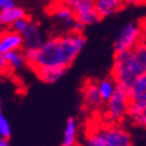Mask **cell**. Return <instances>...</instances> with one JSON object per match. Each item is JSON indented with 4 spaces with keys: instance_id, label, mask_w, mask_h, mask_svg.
Listing matches in <instances>:
<instances>
[{
    "instance_id": "1",
    "label": "cell",
    "mask_w": 146,
    "mask_h": 146,
    "mask_svg": "<svg viewBox=\"0 0 146 146\" xmlns=\"http://www.w3.org/2000/svg\"><path fill=\"white\" fill-rule=\"evenodd\" d=\"M86 43L87 38L84 33L67 31L59 36H53L36 50L35 57L28 66L33 71L46 67L68 70L84 50Z\"/></svg>"
},
{
    "instance_id": "2",
    "label": "cell",
    "mask_w": 146,
    "mask_h": 146,
    "mask_svg": "<svg viewBox=\"0 0 146 146\" xmlns=\"http://www.w3.org/2000/svg\"><path fill=\"white\" fill-rule=\"evenodd\" d=\"M146 72V41L143 40L132 50L115 53L111 77L118 86L129 89L135 80Z\"/></svg>"
},
{
    "instance_id": "3",
    "label": "cell",
    "mask_w": 146,
    "mask_h": 146,
    "mask_svg": "<svg viewBox=\"0 0 146 146\" xmlns=\"http://www.w3.org/2000/svg\"><path fill=\"white\" fill-rule=\"evenodd\" d=\"M84 146H132V137L122 124L102 119L90 124Z\"/></svg>"
},
{
    "instance_id": "4",
    "label": "cell",
    "mask_w": 146,
    "mask_h": 146,
    "mask_svg": "<svg viewBox=\"0 0 146 146\" xmlns=\"http://www.w3.org/2000/svg\"><path fill=\"white\" fill-rule=\"evenodd\" d=\"M129 106H130L129 89L117 85L114 95L104 103L102 118L110 123L122 124V122L127 117Z\"/></svg>"
},
{
    "instance_id": "5",
    "label": "cell",
    "mask_w": 146,
    "mask_h": 146,
    "mask_svg": "<svg viewBox=\"0 0 146 146\" xmlns=\"http://www.w3.org/2000/svg\"><path fill=\"white\" fill-rule=\"evenodd\" d=\"M143 40V30L140 25L137 22H127L118 30L114 40L113 48L115 53L132 50Z\"/></svg>"
},
{
    "instance_id": "6",
    "label": "cell",
    "mask_w": 146,
    "mask_h": 146,
    "mask_svg": "<svg viewBox=\"0 0 146 146\" xmlns=\"http://www.w3.org/2000/svg\"><path fill=\"white\" fill-rule=\"evenodd\" d=\"M82 104L92 114H102L104 101L102 100L95 80H88L82 86Z\"/></svg>"
},
{
    "instance_id": "7",
    "label": "cell",
    "mask_w": 146,
    "mask_h": 146,
    "mask_svg": "<svg viewBox=\"0 0 146 146\" xmlns=\"http://www.w3.org/2000/svg\"><path fill=\"white\" fill-rule=\"evenodd\" d=\"M23 50H38L46 41L37 23L31 21L28 29L22 34Z\"/></svg>"
},
{
    "instance_id": "8",
    "label": "cell",
    "mask_w": 146,
    "mask_h": 146,
    "mask_svg": "<svg viewBox=\"0 0 146 146\" xmlns=\"http://www.w3.org/2000/svg\"><path fill=\"white\" fill-rule=\"evenodd\" d=\"M126 118L132 124L146 129V98L130 100Z\"/></svg>"
},
{
    "instance_id": "9",
    "label": "cell",
    "mask_w": 146,
    "mask_h": 146,
    "mask_svg": "<svg viewBox=\"0 0 146 146\" xmlns=\"http://www.w3.org/2000/svg\"><path fill=\"white\" fill-rule=\"evenodd\" d=\"M22 49H23V37L21 34L14 30H8L0 34V53L1 54Z\"/></svg>"
},
{
    "instance_id": "10",
    "label": "cell",
    "mask_w": 146,
    "mask_h": 146,
    "mask_svg": "<svg viewBox=\"0 0 146 146\" xmlns=\"http://www.w3.org/2000/svg\"><path fill=\"white\" fill-rule=\"evenodd\" d=\"M52 16L57 20L59 26L66 30V33L67 31H72V28H73V26H74V22L77 21L76 13L72 11L71 7H68L65 4L59 5L56 9H54Z\"/></svg>"
},
{
    "instance_id": "11",
    "label": "cell",
    "mask_w": 146,
    "mask_h": 146,
    "mask_svg": "<svg viewBox=\"0 0 146 146\" xmlns=\"http://www.w3.org/2000/svg\"><path fill=\"white\" fill-rule=\"evenodd\" d=\"M124 6L125 5L122 0H98L95 1V9L101 19L118 13Z\"/></svg>"
},
{
    "instance_id": "12",
    "label": "cell",
    "mask_w": 146,
    "mask_h": 146,
    "mask_svg": "<svg viewBox=\"0 0 146 146\" xmlns=\"http://www.w3.org/2000/svg\"><path fill=\"white\" fill-rule=\"evenodd\" d=\"M62 146H78V122L74 117H68L65 123Z\"/></svg>"
},
{
    "instance_id": "13",
    "label": "cell",
    "mask_w": 146,
    "mask_h": 146,
    "mask_svg": "<svg viewBox=\"0 0 146 146\" xmlns=\"http://www.w3.org/2000/svg\"><path fill=\"white\" fill-rule=\"evenodd\" d=\"M35 74L44 84H54L60 80L67 72V68H56V67H46L35 70Z\"/></svg>"
},
{
    "instance_id": "14",
    "label": "cell",
    "mask_w": 146,
    "mask_h": 146,
    "mask_svg": "<svg viewBox=\"0 0 146 146\" xmlns=\"http://www.w3.org/2000/svg\"><path fill=\"white\" fill-rule=\"evenodd\" d=\"M63 4L67 5L76 13L77 19L95 9L94 0H63Z\"/></svg>"
},
{
    "instance_id": "15",
    "label": "cell",
    "mask_w": 146,
    "mask_h": 146,
    "mask_svg": "<svg viewBox=\"0 0 146 146\" xmlns=\"http://www.w3.org/2000/svg\"><path fill=\"white\" fill-rule=\"evenodd\" d=\"M96 84H98L99 93H100L102 100L106 103L109 99L114 95L115 90H116V87H117V84H116V81L114 80V78L111 76L107 77V78H103V79H100V80H96Z\"/></svg>"
},
{
    "instance_id": "16",
    "label": "cell",
    "mask_w": 146,
    "mask_h": 146,
    "mask_svg": "<svg viewBox=\"0 0 146 146\" xmlns=\"http://www.w3.org/2000/svg\"><path fill=\"white\" fill-rule=\"evenodd\" d=\"M4 57H5V60L7 63L8 68L20 70V68H22L27 65V59H26V56H25L23 49L7 52V53L4 54Z\"/></svg>"
},
{
    "instance_id": "17",
    "label": "cell",
    "mask_w": 146,
    "mask_h": 146,
    "mask_svg": "<svg viewBox=\"0 0 146 146\" xmlns=\"http://www.w3.org/2000/svg\"><path fill=\"white\" fill-rule=\"evenodd\" d=\"M26 16V12L21 7H13L9 9H5L0 12V25L12 26L15 21Z\"/></svg>"
},
{
    "instance_id": "18",
    "label": "cell",
    "mask_w": 146,
    "mask_h": 146,
    "mask_svg": "<svg viewBox=\"0 0 146 146\" xmlns=\"http://www.w3.org/2000/svg\"><path fill=\"white\" fill-rule=\"evenodd\" d=\"M129 96L130 100L146 98V72L138 77L131 85V87L129 88Z\"/></svg>"
},
{
    "instance_id": "19",
    "label": "cell",
    "mask_w": 146,
    "mask_h": 146,
    "mask_svg": "<svg viewBox=\"0 0 146 146\" xmlns=\"http://www.w3.org/2000/svg\"><path fill=\"white\" fill-rule=\"evenodd\" d=\"M31 19L30 17H27V16H25V17H22V19H19L17 21H15L11 27H12V30H14V31H16V33H19V34H23L27 29H28V27H29V25L31 23Z\"/></svg>"
},
{
    "instance_id": "20",
    "label": "cell",
    "mask_w": 146,
    "mask_h": 146,
    "mask_svg": "<svg viewBox=\"0 0 146 146\" xmlns=\"http://www.w3.org/2000/svg\"><path fill=\"white\" fill-rule=\"evenodd\" d=\"M11 133H12L11 124L7 121V118L4 115H1L0 116V138L8 139L11 137Z\"/></svg>"
},
{
    "instance_id": "21",
    "label": "cell",
    "mask_w": 146,
    "mask_h": 146,
    "mask_svg": "<svg viewBox=\"0 0 146 146\" xmlns=\"http://www.w3.org/2000/svg\"><path fill=\"white\" fill-rule=\"evenodd\" d=\"M15 7V3L13 0H0V9L5 11V9H9Z\"/></svg>"
},
{
    "instance_id": "22",
    "label": "cell",
    "mask_w": 146,
    "mask_h": 146,
    "mask_svg": "<svg viewBox=\"0 0 146 146\" xmlns=\"http://www.w3.org/2000/svg\"><path fill=\"white\" fill-rule=\"evenodd\" d=\"M85 25L81 22V21H79L78 19H77V21L74 22V26H73V28H72V31H76V33H82L84 31V29H85Z\"/></svg>"
},
{
    "instance_id": "23",
    "label": "cell",
    "mask_w": 146,
    "mask_h": 146,
    "mask_svg": "<svg viewBox=\"0 0 146 146\" xmlns=\"http://www.w3.org/2000/svg\"><path fill=\"white\" fill-rule=\"evenodd\" d=\"M124 5H141L145 4L146 0H122Z\"/></svg>"
},
{
    "instance_id": "24",
    "label": "cell",
    "mask_w": 146,
    "mask_h": 146,
    "mask_svg": "<svg viewBox=\"0 0 146 146\" xmlns=\"http://www.w3.org/2000/svg\"><path fill=\"white\" fill-rule=\"evenodd\" d=\"M7 68H8V66H7V63H6V60H5L4 54L0 53V70L6 71Z\"/></svg>"
},
{
    "instance_id": "25",
    "label": "cell",
    "mask_w": 146,
    "mask_h": 146,
    "mask_svg": "<svg viewBox=\"0 0 146 146\" xmlns=\"http://www.w3.org/2000/svg\"><path fill=\"white\" fill-rule=\"evenodd\" d=\"M0 146H11L8 139H4V138H0Z\"/></svg>"
},
{
    "instance_id": "26",
    "label": "cell",
    "mask_w": 146,
    "mask_h": 146,
    "mask_svg": "<svg viewBox=\"0 0 146 146\" xmlns=\"http://www.w3.org/2000/svg\"><path fill=\"white\" fill-rule=\"evenodd\" d=\"M4 72H5V71H3V70H0V78H1V76L4 74Z\"/></svg>"
},
{
    "instance_id": "27",
    "label": "cell",
    "mask_w": 146,
    "mask_h": 146,
    "mask_svg": "<svg viewBox=\"0 0 146 146\" xmlns=\"http://www.w3.org/2000/svg\"><path fill=\"white\" fill-rule=\"evenodd\" d=\"M3 115V111H1V104H0V116Z\"/></svg>"
},
{
    "instance_id": "28",
    "label": "cell",
    "mask_w": 146,
    "mask_h": 146,
    "mask_svg": "<svg viewBox=\"0 0 146 146\" xmlns=\"http://www.w3.org/2000/svg\"><path fill=\"white\" fill-rule=\"evenodd\" d=\"M94 1H98V0H94Z\"/></svg>"
}]
</instances>
